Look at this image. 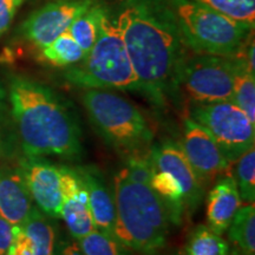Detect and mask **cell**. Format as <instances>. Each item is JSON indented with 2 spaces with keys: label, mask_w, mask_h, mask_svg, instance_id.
Listing matches in <instances>:
<instances>
[{
  "label": "cell",
  "mask_w": 255,
  "mask_h": 255,
  "mask_svg": "<svg viewBox=\"0 0 255 255\" xmlns=\"http://www.w3.org/2000/svg\"><path fill=\"white\" fill-rule=\"evenodd\" d=\"M7 255H17V254H14V253H12V252H8V253H7Z\"/></svg>",
  "instance_id": "31"
},
{
  "label": "cell",
  "mask_w": 255,
  "mask_h": 255,
  "mask_svg": "<svg viewBox=\"0 0 255 255\" xmlns=\"http://www.w3.org/2000/svg\"><path fill=\"white\" fill-rule=\"evenodd\" d=\"M228 255H251V254H247V253H245V252L238 250V248L233 247L232 250H231V248H229Z\"/></svg>",
  "instance_id": "29"
},
{
  "label": "cell",
  "mask_w": 255,
  "mask_h": 255,
  "mask_svg": "<svg viewBox=\"0 0 255 255\" xmlns=\"http://www.w3.org/2000/svg\"><path fill=\"white\" fill-rule=\"evenodd\" d=\"M241 201L254 203L255 201V146L247 150L235 161L234 175Z\"/></svg>",
  "instance_id": "23"
},
{
  "label": "cell",
  "mask_w": 255,
  "mask_h": 255,
  "mask_svg": "<svg viewBox=\"0 0 255 255\" xmlns=\"http://www.w3.org/2000/svg\"><path fill=\"white\" fill-rule=\"evenodd\" d=\"M151 168L171 174L182 187L187 213L195 212L205 194V187L194 173L180 144L165 141L150 149Z\"/></svg>",
  "instance_id": "12"
},
{
  "label": "cell",
  "mask_w": 255,
  "mask_h": 255,
  "mask_svg": "<svg viewBox=\"0 0 255 255\" xmlns=\"http://www.w3.org/2000/svg\"><path fill=\"white\" fill-rule=\"evenodd\" d=\"M234 20L255 26V0H194Z\"/></svg>",
  "instance_id": "25"
},
{
  "label": "cell",
  "mask_w": 255,
  "mask_h": 255,
  "mask_svg": "<svg viewBox=\"0 0 255 255\" xmlns=\"http://www.w3.org/2000/svg\"><path fill=\"white\" fill-rule=\"evenodd\" d=\"M2 94H4V92H2V89H1V88H0V98H1V97H2Z\"/></svg>",
  "instance_id": "30"
},
{
  "label": "cell",
  "mask_w": 255,
  "mask_h": 255,
  "mask_svg": "<svg viewBox=\"0 0 255 255\" xmlns=\"http://www.w3.org/2000/svg\"><path fill=\"white\" fill-rule=\"evenodd\" d=\"M24 0H0V36L7 31Z\"/></svg>",
  "instance_id": "26"
},
{
  "label": "cell",
  "mask_w": 255,
  "mask_h": 255,
  "mask_svg": "<svg viewBox=\"0 0 255 255\" xmlns=\"http://www.w3.org/2000/svg\"><path fill=\"white\" fill-rule=\"evenodd\" d=\"M14 226L0 216V255H7L14 238Z\"/></svg>",
  "instance_id": "27"
},
{
  "label": "cell",
  "mask_w": 255,
  "mask_h": 255,
  "mask_svg": "<svg viewBox=\"0 0 255 255\" xmlns=\"http://www.w3.org/2000/svg\"><path fill=\"white\" fill-rule=\"evenodd\" d=\"M75 171L88 193L89 206H90L96 229L115 238L114 229L116 212H115L114 194L108 186L103 174L97 168L90 165L77 167L75 168Z\"/></svg>",
  "instance_id": "14"
},
{
  "label": "cell",
  "mask_w": 255,
  "mask_h": 255,
  "mask_svg": "<svg viewBox=\"0 0 255 255\" xmlns=\"http://www.w3.org/2000/svg\"><path fill=\"white\" fill-rule=\"evenodd\" d=\"M229 245L208 226H197L190 234L186 255H228Z\"/></svg>",
  "instance_id": "21"
},
{
  "label": "cell",
  "mask_w": 255,
  "mask_h": 255,
  "mask_svg": "<svg viewBox=\"0 0 255 255\" xmlns=\"http://www.w3.org/2000/svg\"><path fill=\"white\" fill-rule=\"evenodd\" d=\"M33 206L19 169L0 168V216L14 227H21Z\"/></svg>",
  "instance_id": "15"
},
{
  "label": "cell",
  "mask_w": 255,
  "mask_h": 255,
  "mask_svg": "<svg viewBox=\"0 0 255 255\" xmlns=\"http://www.w3.org/2000/svg\"><path fill=\"white\" fill-rule=\"evenodd\" d=\"M12 115L27 157L75 161L83 152L82 131L75 114L60 96L31 79L9 83Z\"/></svg>",
  "instance_id": "2"
},
{
  "label": "cell",
  "mask_w": 255,
  "mask_h": 255,
  "mask_svg": "<svg viewBox=\"0 0 255 255\" xmlns=\"http://www.w3.org/2000/svg\"><path fill=\"white\" fill-rule=\"evenodd\" d=\"M41 56L51 65L58 68H70L84 59L85 53L76 43L69 32L60 34L49 45L43 47Z\"/></svg>",
  "instance_id": "20"
},
{
  "label": "cell",
  "mask_w": 255,
  "mask_h": 255,
  "mask_svg": "<svg viewBox=\"0 0 255 255\" xmlns=\"http://www.w3.org/2000/svg\"><path fill=\"white\" fill-rule=\"evenodd\" d=\"M115 23L138 82L139 92L164 107L177 94V72L187 53L167 0H123Z\"/></svg>",
  "instance_id": "1"
},
{
  "label": "cell",
  "mask_w": 255,
  "mask_h": 255,
  "mask_svg": "<svg viewBox=\"0 0 255 255\" xmlns=\"http://www.w3.org/2000/svg\"><path fill=\"white\" fill-rule=\"evenodd\" d=\"M31 199L44 214L59 218L62 207V173L60 167L38 157H28L20 168Z\"/></svg>",
  "instance_id": "11"
},
{
  "label": "cell",
  "mask_w": 255,
  "mask_h": 255,
  "mask_svg": "<svg viewBox=\"0 0 255 255\" xmlns=\"http://www.w3.org/2000/svg\"><path fill=\"white\" fill-rule=\"evenodd\" d=\"M188 114L209 132L231 164L255 146V124L234 102L189 103Z\"/></svg>",
  "instance_id": "8"
},
{
  "label": "cell",
  "mask_w": 255,
  "mask_h": 255,
  "mask_svg": "<svg viewBox=\"0 0 255 255\" xmlns=\"http://www.w3.org/2000/svg\"><path fill=\"white\" fill-rule=\"evenodd\" d=\"M114 235L129 250L152 253L164 246L171 220L150 184L133 181L123 168L114 177Z\"/></svg>",
  "instance_id": "3"
},
{
  "label": "cell",
  "mask_w": 255,
  "mask_h": 255,
  "mask_svg": "<svg viewBox=\"0 0 255 255\" xmlns=\"http://www.w3.org/2000/svg\"><path fill=\"white\" fill-rule=\"evenodd\" d=\"M55 255H85L79 248L77 241L73 240H63L56 246Z\"/></svg>",
  "instance_id": "28"
},
{
  "label": "cell",
  "mask_w": 255,
  "mask_h": 255,
  "mask_svg": "<svg viewBox=\"0 0 255 255\" xmlns=\"http://www.w3.org/2000/svg\"><path fill=\"white\" fill-rule=\"evenodd\" d=\"M62 173V207L59 218L63 219L75 240L84 238L96 229L89 206L88 193L76 174L75 169L60 167Z\"/></svg>",
  "instance_id": "13"
},
{
  "label": "cell",
  "mask_w": 255,
  "mask_h": 255,
  "mask_svg": "<svg viewBox=\"0 0 255 255\" xmlns=\"http://www.w3.org/2000/svg\"><path fill=\"white\" fill-rule=\"evenodd\" d=\"M232 102H234L247 115L251 122L255 124V75L248 71L244 60L235 73Z\"/></svg>",
  "instance_id": "22"
},
{
  "label": "cell",
  "mask_w": 255,
  "mask_h": 255,
  "mask_svg": "<svg viewBox=\"0 0 255 255\" xmlns=\"http://www.w3.org/2000/svg\"><path fill=\"white\" fill-rule=\"evenodd\" d=\"M64 76L69 83L82 89L139 92L123 38L107 9L102 15L94 46L82 62L70 66Z\"/></svg>",
  "instance_id": "5"
},
{
  "label": "cell",
  "mask_w": 255,
  "mask_h": 255,
  "mask_svg": "<svg viewBox=\"0 0 255 255\" xmlns=\"http://www.w3.org/2000/svg\"><path fill=\"white\" fill-rule=\"evenodd\" d=\"M233 247L245 253L255 255V206H240L227 229Z\"/></svg>",
  "instance_id": "18"
},
{
  "label": "cell",
  "mask_w": 255,
  "mask_h": 255,
  "mask_svg": "<svg viewBox=\"0 0 255 255\" xmlns=\"http://www.w3.org/2000/svg\"><path fill=\"white\" fill-rule=\"evenodd\" d=\"M76 241L85 255H131L122 242L98 229Z\"/></svg>",
  "instance_id": "24"
},
{
  "label": "cell",
  "mask_w": 255,
  "mask_h": 255,
  "mask_svg": "<svg viewBox=\"0 0 255 255\" xmlns=\"http://www.w3.org/2000/svg\"><path fill=\"white\" fill-rule=\"evenodd\" d=\"M184 46L194 53L233 57L254 31L194 0H167Z\"/></svg>",
  "instance_id": "6"
},
{
  "label": "cell",
  "mask_w": 255,
  "mask_h": 255,
  "mask_svg": "<svg viewBox=\"0 0 255 255\" xmlns=\"http://www.w3.org/2000/svg\"><path fill=\"white\" fill-rule=\"evenodd\" d=\"M0 155H1V142H0Z\"/></svg>",
  "instance_id": "32"
},
{
  "label": "cell",
  "mask_w": 255,
  "mask_h": 255,
  "mask_svg": "<svg viewBox=\"0 0 255 255\" xmlns=\"http://www.w3.org/2000/svg\"><path fill=\"white\" fill-rule=\"evenodd\" d=\"M242 205L233 175L218 178L207 197V222L216 234L227 232L233 218Z\"/></svg>",
  "instance_id": "16"
},
{
  "label": "cell",
  "mask_w": 255,
  "mask_h": 255,
  "mask_svg": "<svg viewBox=\"0 0 255 255\" xmlns=\"http://www.w3.org/2000/svg\"><path fill=\"white\" fill-rule=\"evenodd\" d=\"M82 102L97 131L121 155L128 158L150 151L154 131L129 100L105 89H84Z\"/></svg>",
  "instance_id": "4"
},
{
  "label": "cell",
  "mask_w": 255,
  "mask_h": 255,
  "mask_svg": "<svg viewBox=\"0 0 255 255\" xmlns=\"http://www.w3.org/2000/svg\"><path fill=\"white\" fill-rule=\"evenodd\" d=\"M180 146L203 187L229 173L231 163L214 138L189 116L184 119Z\"/></svg>",
  "instance_id": "9"
},
{
  "label": "cell",
  "mask_w": 255,
  "mask_h": 255,
  "mask_svg": "<svg viewBox=\"0 0 255 255\" xmlns=\"http://www.w3.org/2000/svg\"><path fill=\"white\" fill-rule=\"evenodd\" d=\"M242 60L237 56L186 53L177 72V92L190 103L232 101L234 77Z\"/></svg>",
  "instance_id": "7"
},
{
  "label": "cell",
  "mask_w": 255,
  "mask_h": 255,
  "mask_svg": "<svg viewBox=\"0 0 255 255\" xmlns=\"http://www.w3.org/2000/svg\"><path fill=\"white\" fill-rule=\"evenodd\" d=\"M104 12L105 8L102 7L97 2H95L87 11L79 14L70 25L68 32L76 40V43L81 46L85 56L91 50L96 39H97L98 32H100L101 19Z\"/></svg>",
  "instance_id": "19"
},
{
  "label": "cell",
  "mask_w": 255,
  "mask_h": 255,
  "mask_svg": "<svg viewBox=\"0 0 255 255\" xmlns=\"http://www.w3.org/2000/svg\"><path fill=\"white\" fill-rule=\"evenodd\" d=\"M21 229L30 239L32 255H55L56 231L43 212L33 207Z\"/></svg>",
  "instance_id": "17"
},
{
  "label": "cell",
  "mask_w": 255,
  "mask_h": 255,
  "mask_svg": "<svg viewBox=\"0 0 255 255\" xmlns=\"http://www.w3.org/2000/svg\"><path fill=\"white\" fill-rule=\"evenodd\" d=\"M95 0H52L28 17L21 26L25 38L38 49L68 32L72 21L95 4Z\"/></svg>",
  "instance_id": "10"
}]
</instances>
